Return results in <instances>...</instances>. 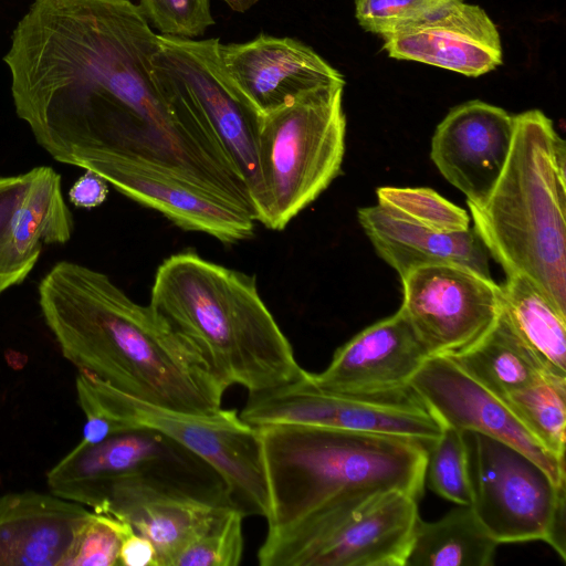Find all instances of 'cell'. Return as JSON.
<instances>
[{
    "label": "cell",
    "mask_w": 566,
    "mask_h": 566,
    "mask_svg": "<svg viewBox=\"0 0 566 566\" xmlns=\"http://www.w3.org/2000/svg\"><path fill=\"white\" fill-rule=\"evenodd\" d=\"M90 514L54 494L0 496V566H65Z\"/></svg>",
    "instance_id": "cell-21"
},
{
    "label": "cell",
    "mask_w": 566,
    "mask_h": 566,
    "mask_svg": "<svg viewBox=\"0 0 566 566\" xmlns=\"http://www.w3.org/2000/svg\"><path fill=\"white\" fill-rule=\"evenodd\" d=\"M240 417L251 426L303 424L412 438L429 447L442 423L409 387L355 395L323 390L308 371L290 384L249 394Z\"/></svg>",
    "instance_id": "cell-12"
},
{
    "label": "cell",
    "mask_w": 566,
    "mask_h": 566,
    "mask_svg": "<svg viewBox=\"0 0 566 566\" xmlns=\"http://www.w3.org/2000/svg\"><path fill=\"white\" fill-rule=\"evenodd\" d=\"M132 528L114 516L91 512L65 566H118L123 538Z\"/></svg>",
    "instance_id": "cell-32"
},
{
    "label": "cell",
    "mask_w": 566,
    "mask_h": 566,
    "mask_svg": "<svg viewBox=\"0 0 566 566\" xmlns=\"http://www.w3.org/2000/svg\"><path fill=\"white\" fill-rule=\"evenodd\" d=\"M448 357L478 384L501 399L544 377L512 331L502 311L495 324L481 339Z\"/></svg>",
    "instance_id": "cell-26"
},
{
    "label": "cell",
    "mask_w": 566,
    "mask_h": 566,
    "mask_svg": "<svg viewBox=\"0 0 566 566\" xmlns=\"http://www.w3.org/2000/svg\"><path fill=\"white\" fill-rule=\"evenodd\" d=\"M409 386L442 426L501 440L536 462L556 485L565 480V459L552 454L501 398L450 357L429 356Z\"/></svg>",
    "instance_id": "cell-14"
},
{
    "label": "cell",
    "mask_w": 566,
    "mask_h": 566,
    "mask_svg": "<svg viewBox=\"0 0 566 566\" xmlns=\"http://www.w3.org/2000/svg\"><path fill=\"white\" fill-rule=\"evenodd\" d=\"M149 306L227 388L238 385L252 394L293 382L306 373L254 276L192 251L179 252L158 266Z\"/></svg>",
    "instance_id": "cell-3"
},
{
    "label": "cell",
    "mask_w": 566,
    "mask_h": 566,
    "mask_svg": "<svg viewBox=\"0 0 566 566\" xmlns=\"http://www.w3.org/2000/svg\"><path fill=\"white\" fill-rule=\"evenodd\" d=\"M107 195V182L94 171L85 170L71 187L69 199L75 207L92 209L102 205Z\"/></svg>",
    "instance_id": "cell-34"
},
{
    "label": "cell",
    "mask_w": 566,
    "mask_h": 566,
    "mask_svg": "<svg viewBox=\"0 0 566 566\" xmlns=\"http://www.w3.org/2000/svg\"><path fill=\"white\" fill-rule=\"evenodd\" d=\"M376 195L378 206L419 226L442 232L470 228L468 212L430 188L380 187Z\"/></svg>",
    "instance_id": "cell-28"
},
{
    "label": "cell",
    "mask_w": 566,
    "mask_h": 566,
    "mask_svg": "<svg viewBox=\"0 0 566 566\" xmlns=\"http://www.w3.org/2000/svg\"><path fill=\"white\" fill-rule=\"evenodd\" d=\"M405 314L429 356H451L481 339L502 311L501 287L469 268L429 264L401 277Z\"/></svg>",
    "instance_id": "cell-13"
},
{
    "label": "cell",
    "mask_w": 566,
    "mask_h": 566,
    "mask_svg": "<svg viewBox=\"0 0 566 566\" xmlns=\"http://www.w3.org/2000/svg\"><path fill=\"white\" fill-rule=\"evenodd\" d=\"M82 168L181 229L203 232L223 243L247 240L254 233L255 220L244 209L153 167L120 158H97Z\"/></svg>",
    "instance_id": "cell-16"
},
{
    "label": "cell",
    "mask_w": 566,
    "mask_h": 566,
    "mask_svg": "<svg viewBox=\"0 0 566 566\" xmlns=\"http://www.w3.org/2000/svg\"><path fill=\"white\" fill-rule=\"evenodd\" d=\"M499 543L471 505H458L434 522L418 520L405 566H492Z\"/></svg>",
    "instance_id": "cell-25"
},
{
    "label": "cell",
    "mask_w": 566,
    "mask_h": 566,
    "mask_svg": "<svg viewBox=\"0 0 566 566\" xmlns=\"http://www.w3.org/2000/svg\"><path fill=\"white\" fill-rule=\"evenodd\" d=\"M344 85L312 90L262 115L253 218L283 230L339 175L346 136Z\"/></svg>",
    "instance_id": "cell-6"
},
{
    "label": "cell",
    "mask_w": 566,
    "mask_h": 566,
    "mask_svg": "<svg viewBox=\"0 0 566 566\" xmlns=\"http://www.w3.org/2000/svg\"><path fill=\"white\" fill-rule=\"evenodd\" d=\"M502 313L542 375L566 385V316L530 280L506 275Z\"/></svg>",
    "instance_id": "cell-24"
},
{
    "label": "cell",
    "mask_w": 566,
    "mask_h": 566,
    "mask_svg": "<svg viewBox=\"0 0 566 566\" xmlns=\"http://www.w3.org/2000/svg\"><path fill=\"white\" fill-rule=\"evenodd\" d=\"M157 35L151 71L157 87L170 106L184 109L214 138L244 182L252 203L258 187L261 115L223 70L218 54L220 40Z\"/></svg>",
    "instance_id": "cell-10"
},
{
    "label": "cell",
    "mask_w": 566,
    "mask_h": 566,
    "mask_svg": "<svg viewBox=\"0 0 566 566\" xmlns=\"http://www.w3.org/2000/svg\"><path fill=\"white\" fill-rule=\"evenodd\" d=\"M157 46L130 0H34L3 56L15 113L56 161H135L251 211L220 146L184 122L157 87Z\"/></svg>",
    "instance_id": "cell-1"
},
{
    "label": "cell",
    "mask_w": 566,
    "mask_h": 566,
    "mask_svg": "<svg viewBox=\"0 0 566 566\" xmlns=\"http://www.w3.org/2000/svg\"><path fill=\"white\" fill-rule=\"evenodd\" d=\"M231 509L181 492L127 484L108 494L101 513L128 523L148 538L157 566H174L180 553Z\"/></svg>",
    "instance_id": "cell-22"
},
{
    "label": "cell",
    "mask_w": 566,
    "mask_h": 566,
    "mask_svg": "<svg viewBox=\"0 0 566 566\" xmlns=\"http://www.w3.org/2000/svg\"><path fill=\"white\" fill-rule=\"evenodd\" d=\"M359 224L377 254L401 277L429 264H457L486 277L490 253L470 227L460 232H442L405 220L376 205L360 208Z\"/></svg>",
    "instance_id": "cell-23"
},
{
    "label": "cell",
    "mask_w": 566,
    "mask_h": 566,
    "mask_svg": "<svg viewBox=\"0 0 566 566\" xmlns=\"http://www.w3.org/2000/svg\"><path fill=\"white\" fill-rule=\"evenodd\" d=\"M471 506L499 543L544 541L551 534L565 480L556 485L532 459L486 434L462 431Z\"/></svg>",
    "instance_id": "cell-11"
},
{
    "label": "cell",
    "mask_w": 566,
    "mask_h": 566,
    "mask_svg": "<svg viewBox=\"0 0 566 566\" xmlns=\"http://www.w3.org/2000/svg\"><path fill=\"white\" fill-rule=\"evenodd\" d=\"M429 353L398 310L366 327L333 355L321 373L308 371L316 387L344 394L378 395L409 388Z\"/></svg>",
    "instance_id": "cell-19"
},
{
    "label": "cell",
    "mask_w": 566,
    "mask_h": 566,
    "mask_svg": "<svg viewBox=\"0 0 566 566\" xmlns=\"http://www.w3.org/2000/svg\"><path fill=\"white\" fill-rule=\"evenodd\" d=\"M384 39L397 60L416 61L476 77L502 64L499 30L476 4L460 2Z\"/></svg>",
    "instance_id": "cell-20"
},
{
    "label": "cell",
    "mask_w": 566,
    "mask_h": 566,
    "mask_svg": "<svg viewBox=\"0 0 566 566\" xmlns=\"http://www.w3.org/2000/svg\"><path fill=\"white\" fill-rule=\"evenodd\" d=\"M244 516L231 509L193 539L174 566H237L244 547Z\"/></svg>",
    "instance_id": "cell-30"
},
{
    "label": "cell",
    "mask_w": 566,
    "mask_h": 566,
    "mask_svg": "<svg viewBox=\"0 0 566 566\" xmlns=\"http://www.w3.org/2000/svg\"><path fill=\"white\" fill-rule=\"evenodd\" d=\"M138 7L163 35L192 39L214 24L210 0H139Z\"/></svg>",
    "instance_id": "cell-33"
},
{
    "label": "cell",
    "mask_w": 566,
    "mask_h": 566,
    "mask_svg": "<svg viewBox=\"0 0 566 566\" xmlns=\"http://www.w3.org/2000/svg\"><path fill=\"white\" fill-rule=\"evenodd\" d=\"M229 7L238 12H244L254 6L259 0H223Z\"/></svg>",
    "instance_id": "cell-36"
},
{
    "label": "cell",
    "mask_w": 566,
    "mask_h": 566,
    "mask_svg": "<svg viewBox=\"0 0 566 566\" xmlns=\"http://www.w3.org/2000/svg\"><path fill=\"white\" fill-rule=\"evenodd\" d=\"M464 0H354L359 25L388 36L411 24L431 19Z\"/></svg>",
    "instance_id": "cell-31"
},
{
    "label": "cell",
    "mask_w": 566,
    "mask_h": 566,
    "mask_svg": "<svg viewBox=\"0 0 566 566\" xmlns=\"http://www.w3.org/2000/svg\"><path fill=\"white\" fill-rule=\"evenodd\" d=\"M426 479L430 489L458 505L471 504L467 452L462 431L443 424L429 449Z\"/></svg>",
    "instance_id": "cell-29"
},
{
    "label": "cell",
    "mask_w": 566,
    "mask_h": 566,
    "mask_svg": "<svg viewBox=\"0 0 566 566\" xmlns=\"http://www.w3.org/2000/svg\"><path fill=\"white\" fill-rule=\"evenodd\" d=\"M418 500L390 490L316 511L266 532L260 566H405Z\"/></svg>",
    "instance_id": "cell-8"
},
{
    "label": "cell",
    "mask_w": 566,
    "mask_h": 566,
    "mask_svg": "<svg viewBox=\"0 0 566 566\" xmlns=\"http://www.w3.org/2000/svg\"><path fill=\"white\" fill-rule=\"evenodd\" d=\"M473 228L506 275H523L566 316V144L542 111L514 115L492 191L468 203Z\"/></svg>",
    "instance_id": "cell-5"
},
{
    "label": "cell",
    "mask_w": 566,
    "mask_h": 566,
    "mask_svg": "<svg viewBox=\"0 0 566 566\" xmlns=\"http://www.w3.org/2000/svg\"><path fill=\"white\" fill-rule=\"evenodd\" d=\"M44 322L80 374L158 407L211 416L228 389L199 353L105 273L60 261L38 287Z\"/></svg>",
    "instance_id": "cell-2"
},
{
    "label": "cell",
    "mask_w": 566,
    "mask_h": 566,
    "mask_svg": "<svg viewBox=\"0 0 566 566\" xmlns=\"http://www.w3.org/2000/svg\"><path fill=\"white\" fill-rule=\"evenodd\" d=\"M52 494L98 513L112 489L147 483L233 505L219 472L168 436L151 429L112 434L99 443L80 442L46 474ZM237 510V509H235Z\"/></svg>",
    "instance_id": "cell-9"
},
{
    "label": "cell",
    "mask_w": 566,
    "mask_h": 566,
    "mask_svg": "<svg viewBox=\"0 0 566 566\" xmlns=\"http://www.w3.org/2000/svg\"><path fill=\"white\" fill-rule=\"evenodd\" d=\"M76 394L85 419L102 421L111 436L143 428L168 436L219 472L244 517H266L269 494L260 431L238 410L221 408L211 416L180 412L142 401L80 373Z\"/></svg>",
    "instance_id": "cell-7"
},
{
    "label": "cell",
    "mask_w": 566,
    "mask_h": 566,
    "mask_svg": "<svg viewBox=\"0 0 566 566\" xmlns=\"http://www.w3.org/2000/svg\"><path fill=\"white\" fill-rule=\"evenodd\" d=\"M73 231L61 176L52 167L0 176V294L29 276L44 245L64 244Z\"/></svg>",
    "instance_id": "cell-15"
},
{
    "label": "cell",
    "mask_w": 566,
    "mask_h": 566,
    "mask_svg": "<svg viewBox=\"0 0 566 566\" xmlns=\"http://www.w3.org/2000/svg\"><path fill=\"white\" fill-rule=\"evenodd\" d=\"M227 75L259 115L279 109L343 75L312 48L292 38L259 34L244 43L218 45Z\"/></svg>",
    "instance_id": "cell-17"
},
{
    "label": "cell",
    "mask_w": 566,
    "mask_h": 566,
    "mask_svg": "<svg viewBox=\"0 0 566 566\" xmlns=\"http://www.w3.org/2000/svg\"><path fill=\"white\" fill-rule=\"evenodd\" d=\"M268 531L316 511L390 491L423 493L430 447L394 434L303 424L258 427Z\"/></svg>",
    "instance_id": "cell-4"
},
{
    "label": "cell",
    "mask_w": 566,
    "mask_h": 566,
    "mask_svg": "<svg viewBox=\"0 0 566 566\" xmlns=\"http://www.w3.org/2000/svg\"><path fill=\"white\" fill-rule=\"evenodd\" d=\"M502 400L552 454L565 459L566 385L543 377Z\"/></svg>",
    "instance_id": "cell-27"
},
{
    "label": "cell",
    "mask_w": 566,
    "mask_h": 566,
    "mask_svg": "<svg viewBox=\"0 0 566 566\" xmlns=\"http://www.w3.org/2000/svg\"><path fill=\"white\" fill-rule=\"evenodd\" d=\"M118 565L157 566V555L153 543L132 528L123 538Z\"/></svg>",
    "instance_id": "cell-35"
},
{
    "label": "cell",
    "mask_w": 566,
    "mask_h": 566,
    "mask_svg": "<svg viewBox=\"0 0 566 566\" xmlns=\"http://www.w3.org/2000/svg\"><path fill=\"white\" fill-rule=\"evenodd\" d=\"M514 134V115L473 99L453 107L437 126L430 157L444 179L482 205L507 160Z\"/></svg>",
    "instance_id": "cell-18"
}]
</instances>
